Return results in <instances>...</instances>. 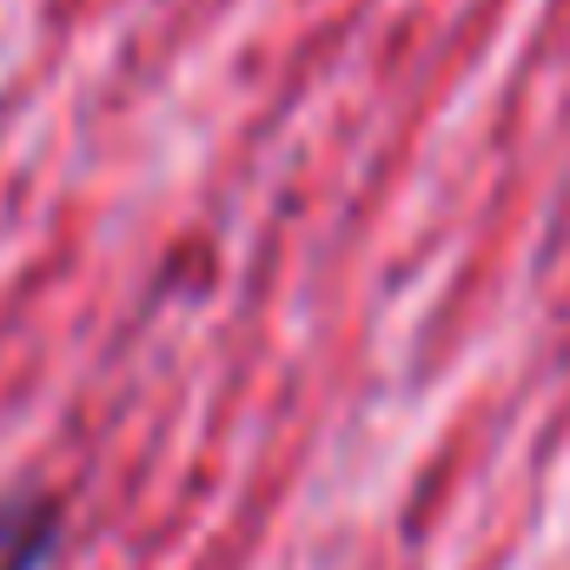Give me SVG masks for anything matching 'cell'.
<instances>
[{"instance_id": "6da1fadb", "label": "cell", "mask_w": 570, "mask_h": 570, "mask_svg": "<svg viewBox=\"0 0 570 570\" xmlns=\"http://www.w3.org/2000/svg\"><path fill=\"white\" fill-rule=\"evenodd\" d=\"M60 544V504L47 491L0 498V570H47Z\"/></svg>"}]
</instances>
